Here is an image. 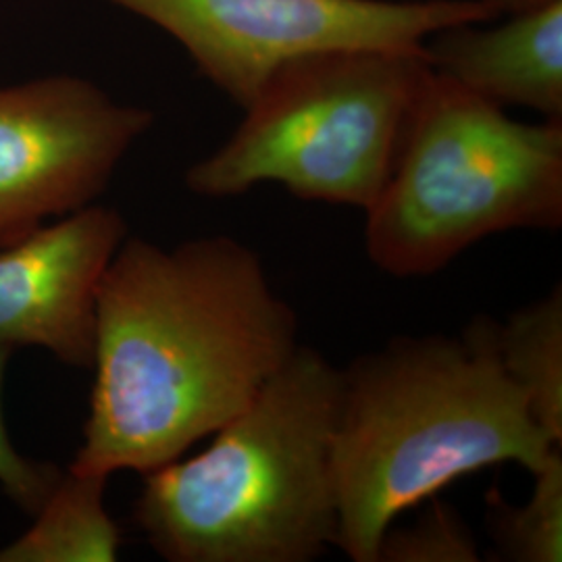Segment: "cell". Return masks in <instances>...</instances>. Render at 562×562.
<instances>
[{
  "instance_id": "7a4b0ae2",
  "label": "cell",
  "mask_w": 562,
  "mask_h": 562,
  "mask_svg": "<svg viewBox=\"0 0 562 562\" xmlns=\"http://www.w3.org/2000/svg\"><path fill=\"white\" fill-rule=\"evenodd\" d=\"M561 452L498 357V322L461 336H396L340 369L331 438L336 548L378 562L406 510L471 473L515 462L531 475Z\"/></svg>"
},
{
  "instance_id": "8992f818",
  "label": "cell",
  "mask_w": 562,
  "mask_h": 562,
  "mask_svg": "<svg viewBox=\"0 0 562 562\" xmlns=\"http://www.w3.org/2000/svg\"><path fill=\"white\" fill-rule=\"evenodd\" d=\"M161 27L240 109L292 60L350 48L423 50L434 34L487 23V0H101Z\"/></svg>"
},
{
  "instance_id": "277c9868",
  "label": "cell",
  "mask_w": 562,
  "mask_h": 562,
  "mask_svg": "<svg viewBox=\"0 0 562 562\" xmlns=\"http://www.w3.org/2000/svg\"><path fill=\"white\" fill-rule=\"evenodd\" d=\"M364 215L369 261L398 280L440 273L496 234L554 232L562 120H513L429 67L390 180Z\"/></svg>"
},
{
  "instance_id": "4fadbf2b",
  "label": "cell",
  "mask_w": 562,
  "mask_h": 562,
  "mask_svg": "<svg viewBox=\"0 0 562 562\" xmlns=\"http://www.w3.org/2000/svg\"><path fill=\"white\" fill-rule=\"evenodd\" d=\"M480 543L461 515L434 501L419 521L408 527L392 525L378 548V562H477Z\"/></svg>"
},
{
  "instance_id": "6da1fadb",
  "label": "cell",
  "mask_w": 562,
  "mask_h": 562,
  "mask_svg": "<svg viewBox=\"0 0 562 562\" xmlns=\"http://www.w3.org/2000/svg\"><path fill=\"white\" fill-rule=\"evenodd\" d=\"M299 317L232 236H127L97 301L94 383L71 469L150 473L211 438L299 348Z\"/></svg>"
},
{
  "instance_id": "3957f363",
  "label": "cell",
  "mask_w": 562,
  "mask_h": 562,
  "mask_svg": "<svg viewBox=\"0 0 562 562\" xmlns=\"http://www.w3.org/2000/svg\"><path fill=\"white\" fill-rule=\"evenodd\" d=\"M340 369L311 346L201 454L142 475L134 521L169 562H311L338 538L331 438Z\"/></svg>"
},
{
  "instance_id": "5bb4252c",
  "label": "cell",
  "mask_w": 562,
  "mask_h": 562,
  "mask_svg": "<svg viewBox=\"0 0 562 562\" xmlns=\"http://www.w3.org/2000/svg\"><path fill=\"white\" fill-rule=\"evenodd\" d=\"M13 355H15V348L0 344V490L20 508L21 513L32 517L41 508L48 492L55 487L63 469L57 464L34 461L21 454L18 446L11 440V434L4 423L2 394H4L7 369Z\"/></svg>"
},
{
  "instance_id": "8fae6325",
  "label": "cell",
  "mask_w": 562,
  "mask_h": 562,
  "mask_svg": "<svg viewBox=\"0 0 562 562\" xmlns=\"http://www.w3.org/2000/svg\"><path fill=\"white\" fill-rule=\"evenodd\" d=\"M498 357L521 390L533 422L562 443V288L498 323Z\"/></svg>"
},
{
  "instance_id": "30bf717a",
  "label": "cell",
  "mask_w": 562,
  "mask_h": 562,
  "mask_svg": "<svg viewBox=\"0 0 562 562\" xmlns=\"http://www.w3.org/2000/svg\"><path fill=\"white\" fill-rule=\"evenodd\" d=\"M106 475L67 467L32 525L0 548V562H113L121 527L106 508Z\"/></svg>"
},
{
  "instance_id": "52a82bcc",
  "label": "cell",
  "mask_w": 562,
  "mask_h": 562,
  "mask_svg": "<svg viewBox=\"0 0 562 562\" xmlns=\"http://www.w3.org/2000/svg\"><path fill=\"white\" fill-rule=\"evenodd\" d=\"M153 123L83 78L0 86V248L97 202Z\"/></svg>"
},
{
  "instance_id": "ba28073f",
  "label": "cell",
  "mask_w": 562,
  "mask_h": 562,
  "mask_svg": "<svg viewBox=\"0 0 562 562\" xmlns=\"http://www.w3.org/2000/svg\"><path fill=\"white\" fill-rule=\"evenodd\" d=\"M127 236L117 209L92 202L2 246L0 344L92 369L101 281Z\"/></svg>"
},
{
  "instance_id": "9c48e42d",
  "label": "cell",
  "mask_w": 562,
  "mask_h": 562,
  "mask_svg": "<svg viewBox=\"0 0 562 562\" xmlns=\"http://www.w3.org/2000/svg\"><path fill=\"white\" fill-rule=\"evenodd\" d=\"M462 23L434 34L429 67L498 106L562 120V0L515 11L501 25Z\"/></svg>"
},
{
  "instance_id": "9a60e30c",
  "label": "cell",
  "mask_w": 562,
  "mask_h": 562,
  "mask_svg": "<svg viewBox=\"0 0 562 562\" xmlns=\"http://www.w3.org/2000/svg\"><path fill=\"white\" fill-rule=\"evenodd\" d=\"M492 4H496L501 11H522V9H529V7H536V4H542L546 0H487Z\"/></svg>"
},
{
  "instance_id": "7c38bea8",
  "label": "cell",
  "mask_w": 562,
  "mask_h": 562,
  "mask_svg": "<svg viewBox=\"0 0 562 562\" xmlns=\"http://www.w3.org/2000/svg\"><path fill=\"white\" fill-rule=\"evenodd\" d=\"M485 527L506 562L562 561V452L533 473L531 496L510 504L498 490L485 496Z\"/></svg>"
},
{
  "instance_id": "5b68a950",
  "label": "cell",
  "mask_w": 562,
  "mask_h": 562,
  "mask_svg": "<svg viewBox=\"0 0 562 562\" xmlns=\"http://www.w3.org/2000/svg\"><path fill=\"white\" fill-rule=\"evenodd\" d=\"M427 74L423 50L292 60L244 109L236 132L186 171V188L232 199L278 183L301 201L367 213L390 180Z\"/></svg>"
}]
</instances>
